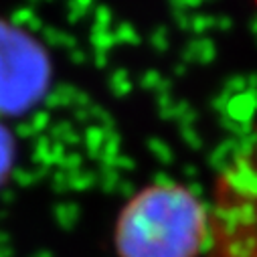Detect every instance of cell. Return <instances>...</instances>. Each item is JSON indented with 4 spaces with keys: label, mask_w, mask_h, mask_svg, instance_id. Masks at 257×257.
Wrapping results in <instances>:
<instances>
[{
    "label": "cell",
    "mask_w": 257,
    "mask_h": 257,
    "mask_svg": "<svg viewBox=\"0 0 257 257\" xmlns=\"http://www.w3.org/2000/svg\"><path fill=\"white\" fill-rule=\"evenodd\" d=\"M51 61L25 29L0 21V113L21 115L47 91Z\"/></svg>",
    "instance_id": "obj_2"
},
{
    "label": "cell",
    "mask_w": 257,
    "mask_h": 257,
    "mask_svg": "<svg viewBox=\"0 0 257 257\" xmlns=\"http://www.w3.org/2000/svg\"><path fill=\"white\" fill-rule=\"evenodd\" d=\"M255 7H257V0H255Z\"/></svg>",
    "instance_id": "obj_3"
},
{
    "label": "cell",
    "mask_w": 257,
    "mask_h": 257,
    "mask_svg": "<svg viewBox=\"0 0 257 257\" xmlns=\"http://www.w3.org/2000/svg\"><path fill=\"white\" fill-rule=\"evenodd\" d=\"M209 211L180 182H152L127 201L113 227L117 257H199L209 241Z\"/></svg>",
    "instance_id": "obj_1"
}]
</instances>
